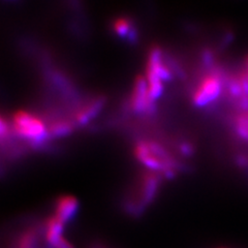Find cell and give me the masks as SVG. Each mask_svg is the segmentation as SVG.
<instances>
[{
	"label": "cell",
	"mask_w": 248,
	"mask_h": 248,
	"mask_svg": "<svg viewBox=\"0 0 248 248\" xmlns=\"http://www.w3.org/2000/svg\"><path fill=\"white\" fill-rule=\"evenodd\" d=\"M79 202L72 196L60 197L56 202L55 216L63 223L72 221L79 210Z\"/></svg>",
	"instance_id": "cell-4"
},
{
	"label": "cell",
	"mask_w": 248,
	"mask_h": 248,
	"mask_svg": "<svg viewBox=\"0 0 248 248\" xmlns=\"http://www.w3.org/2000/svg\"><path fill=\"white\" fill-rule=\"evenodd\" d=\"M13 248H41V232L31 228L20 234Z\"/></svg>",
	"instance_id": "cell-9"
},
{
	"label": "cell",
	"mask_w": 248,
	"mask_h": 248,
	"mask_svg": "<svg viewBox=\"0 0 248 248\" xmlns=\"http://www.w3.org/2000/svg\"><path fill=\"white\" fill-rule=\"evenodd\" d=\"M75 129V124L65 120H59L50 124L48 130L51 137H65L71 135Z\"/></svg>",
	"instance_id": "cell-12"
},
{
	"label": "cell",
	"mask_w": 248,
	"mask_h": 248,
	"mask_svg": "<svg viewBox=\"0 0 248 248\" xmlns=\"http://www.w3.org/2000/svg\"><path fill=\"white\" fill-rule=\"evenodd\" d=\"M64 224L54 215L49 217L45 223V238L46 246L51 247L55 244L60 238L63 237Z\"/></svg>",
	"instance_id": "cell-7"
},
{
	"label": "cell",
	"mask_w": 248,
	"mask_h": 248,
	"mask_svg": "<svg viewBox=\"0 0 248 248\" xmlns=\"http://www.w3.org/2000/svg\"><path fill=\"white\" fill-rule=\"evenodd\" d=\"M202 62H203V64L206 68H210L212 69L214 67V52L210 49H205L203 52H202Z\"/></svg>",
	"instance_id": "cell-15"
},
{
	"label": "cell",
	"mask_w": 248,
	"mask_h": 248,
	"mask_svg": "<svg viewBox=\"0 0 248 248\" xmlns=\"http://www.w3.org/2000/svg\"><path fill=\"white\" fill-rule=\"evenodd\" d=\"M235 161H236L237 166L240 168H242V169L248 168V156H246V155H238Z\"/></svg>",
	"instance_id": "cell-19"
},
{
	"label": "cell",
	"mask_w": 248,
	"mask_h": 248,
	"mask_svg": "<svg viewBox=\"0 0 248 248\" xmlns=\"http://www.w3.org/2000/svg\"><path fill=\"white\" fill-rule=\"evenodd\" d=\"M180 151L185 156H191V155L195 153V147H193L190 143H182L180 145Z\"/></svg>",
	"instance_id": "cell-17"
},
{
	"label": "cell",
	"mask_w": 248,
	"mask_h": 248,
	"mask_svg": "<svg viewBox=\"0 0 248 248\" xmlns=\"http://www.w3.org/2000/svg\"><path fill=\"white\" fill-rule=\"evenodd\" d=\"M147 83H148L149 94L153 100L158 98L164 92V85H162L160 78L152 72L151 69L147 68Z\"/></svg>",
	"instance_id": "cell-11"
},
{
	"label": "cell",
	"mask_w": 248,
	"mask_h": 248,
	"mask_svg": "<svg viewBox=\"0 0 248 248\" xmlns=\"http://www.w3.org/2000/svg\"><path fill=\"white\" fill-rule=\"evenodd\" d=\"M237 105L240 108H242L243 112H248V96L243 95L241 98L238 99Z\"/></svg>",
	"instance_id": "cell-20"
},
{
	"label": "cell",
	"mask_w": 248,
	"mask_h": 248,
	"mask_svg": "<svg viewBox=\"0 0 248 248\" xmlns=\"http://www.w3.org/2000/svg\"><path fill=\"white\" fill-rule=\"evenodd\" d=\"M135 154L137 158L142 162L144 166L153 170H161L162 173L169 170L162 162L151 152L148 142H139L135 148ZM174 170V169H173Z\"/></svg>",
	"instance_id": "cell-5"
},
{
	"label": "cell",
	"mask_w": 248,
	"mask_h": 248,
	"mask_svg": "<svg viewBox=\"0 0 248 248\" xmlns=\"http://www.w3.org/2000/svg\"><path fill=\"white\" fill-rule=\"evenodd\" d=\"M159 186V178L156 174H147L143 179L142 207L145 209L156 198Z\"/></svg>",
	"instance_id": "cell-6"
},
{
	"label": "cell",
	"mask_w": 248,
	"mask_h": 248,
	"mask_svg": "<svg viewBox=\"0 0 248 248\" xmlns=\"http://www.w3.org/2000/svg\"><path fill=\"white\" fill-rule=\"evenodd\" d=\"M113 29L115 33L120 37H126L131 43L138 41L137 30L131 25L130 20L127 18H117L113 23Z\"/></svg>",
	"instance_id": "cell-10"
},
{
	"label": "cell",
	"mask_w": 248,
	"mask_h": 248,
	"mask_svg": "<svg viewBox=\"0 0 248 248\" xmlns=\"http://www.w3.org/2000/svg\"><path fill=\"white\" fill-rule=\"evenodd\" d=\"M245 66H246V73L248 75V56L245 58Z\"/></svg>",
	"instance_id": "cell-22"
},
{
	"label": "cell",
	"mask_w": 248,
	"mask_h": 248,
	"mask_svg": "<svg viewBox=\"0 0 248 248\" xmlns=\"http://www.w3.org/2000/svg\"><path fill=\"white\" fill-rule=\"evenodd\" d=\"M232 41V32L229 31L226 34H224L222 41H221V46H227L228 45L231 44V42Z\"/></svg>",
	"instance_id": "cell-21"
},
{
	"label": "cell",
	"mask_w": 248,
	"mask_h": 248,
	"mask_svg": "<svg viewBox=\"0 0 248 248\" xmlns=\"http://www.w3.org/2000/svg\"><path fill=\"white\" fill-rule=\"evenodd\" d=\"M234 129L240 139L248 142V112L240 113L236 116L234 119Z\"/></svg>",
	"instance_id": "cell-13"
},
{
	"label": "cell",
	"mask_w": 248,
	"mask_h": 248,
	"mask_svg": "<svg viewBox=\"0 0 248 248\" xmlns=\"http://www.w3.org/2000/svg\"><path fill=\"white\" fill-rule=\"evenodd\" d=\"M10 130H11V127L9 125V123H7L6 120L0 116V140H4L9 137Z\"/></svg>",
	"instance_id": "cell-16"
},
{
	"label": "cell",
	"mask_w": 248,
	"mask_h": 248,
	"mask_svg": "<svg viewBox=\"0 0 248 248\" xmlns=\"http://www.w3.org/2000/svg\"><path fill=\"white\" fill-rule=\"evenodd\" d=\"M227 84H228L229 93L232 98L238 100L244 95L241 83H240L239 78H232V79H230L228 81Z\"/></svg>",
	"instance_id": "cell-14"
},
{
	"label": "cell",
	"mask_w": 248,
	"mask_h": 248,
	"mask_svg": "<svg viewBox=\"0 0 248 248\" xmlns=\"http://www.w3.org/2000/svg\"><path fill=\"white\" fill-rule=\"evenodd\" d=\"M131 108L136 113L148 114H152L156 110L154 100L149 94L148 83L142 76H139L135 81L133 95H131Z\"/></svg>",
	"instance_id": "cell-3"
},
{
	"label": "cell",
	"mask_w": 248,
	"mask_h": 248,
	"mask_svg": "<svg viewBox=\"0 0 248 248\" xmlns=\"http://www.w3.org/2000/svg\"><path fill=\"white\" fill-rule=\"evenodd\" d=\"M239 80H240V83H241L244 95L248 96V75H247V73L243 72L241 75H240Z\"/></svg>",
	"instance_id": "cell-18"
},
{
	"label": "cell",
	"mask_w": 248,
	"mask_h": 248,
	"mask_svg": "<svg viewBox=\"0 0 248 248\" xmlns=\"http://www.w3.org/2000/svg\"><path fill=\"white\" fill-rule=\"evenodd\" d=\"M226 81L221 69L215 66L202 81L200 87L192 96V103L198 108H203L210 104L220 95L222 82Z\"/></svg>",
	"instance_id": "cell-2"
},
{
	"label": "cell",
	"mask_w": 248,
	"mask_h": 248,
	"mask_svg": "<svg viewBox=\"0 0 248 248\" xmlns=\"http://www.w3.org/2000/svg\"><path fill=\"white\" fill-rule=\"evenodd\" d=\"M13 129L18 136L38 145H42L50 136L45 123L25 111H18L14 115Z\"/></svg>",
	"instance_id": "cell-1"
},
{
	"label": "cell",
	"mask_w": 248,
	"mask_h": 248,
	"mask_svg": "<svg viewBox=\"0 0 248 248\" xmlns=\"http://www.w3.org/2000/svg\"><path fill=\"white\" fill-rule=\"evenodd\" d=\"M105 103L106 98L102 96L93 99L86 107L83 108L82 110L76 115L75 122L77 125H85V124H87L91 119L94 118L105 106Z\"/></svg>",
	"instance_id": "cell-8"
}]
</instances>
